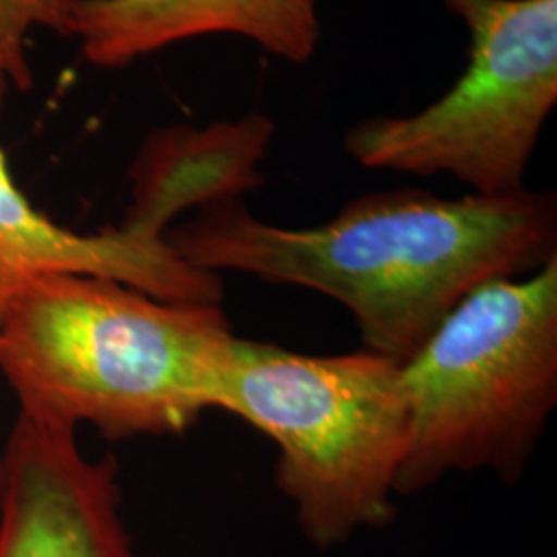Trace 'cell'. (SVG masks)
Segmentation results:
<instances>
[{
  "label": "cell",
  "mask_w": 557,
  "mask_h": 557,
  "mask_svg": "<svg viewBox=\"0 0 557 557\" xmlns=\"http://www.w3.org/2000/svg\"><path fill=\"white\" fill-rule=\"evenodd\" d=\"M77 0H0V79L27 89V36L34 29H52L71 38Z\"/></svg>",
  "instance_id": "obj_10"
},
{
  "label": "cell",
  "mask_w": 557,
  "mask_h": 557,
  "mask_svg": "<svg viewBox=\"0 0 557 557\" xmlns=\"http://www.w3.org/2000/svg\"><path fill=\"white\" fill-rule=\"evenodd\" d=\"M205 36H238L304 64L319 48V0H77L73 11L71 38L100 69Z\"/></svg>",
  "instance_id": "obj_7"
},
{
  "label": "cell",
  "mask_w": 557,
  "mask_h": 557,
  "mask_svg": "<svg viewBox=\"0 0 557 557\" xmlns=\"http://www.w3.org/2000/svg\"><path fill=\"white\" fill-rule=\"evenodd\" d=\"M409 440L395 492L450 473L517 483L557 405V257L479 285L400 366Z\"/></svg>",
  "instance_id": "obj_4"
},
{
  "label": "cell",
  "mask_w": 557,
  "mask_h": 557,
  "mask_svg": "<svg viewBox=\"0 0 557 557\" xmlns=\"http://www.w3.org/2000/svg\"><path fill=\"white\" fill-rule=\"evenodd\" d=\"M442 2L469 36L462 75L416 114L354 124L343 147L368 170L515 193L557 103V0Z\"/></svg>",
  "instance_id": "obj_5"
},
{
  "label": "cell",
  "mask_w": 557,
  "mask_h": 557,
  "mask_svg": "<svg viewBox=\"0 0 557 557\" xmlns=\"http://www.w3.org/2000/svg\"><path fill=\"white\" fill-rule=\"evenodd\" d=\"M75 432L20 411L0 455V557H137L119 462L85 457Z\"/></svg>",
  "instance_id": "obj_6"
},
{
  "label": "cell",
  "mask_w": 557,
  "mask_h": 557,
  "mask_svg": "<svg viewBox=\"0 0 557 557\" xmlns=\"http://www.w3.org/2000/svg\"><path fill=\"white\" fill-rule=\"evenodd\" d=\"M165 242L202 271L335 299L363 349L403 366L479 285L531 275L557 257V199L527 186L458 199L398 188L349 200L314 227L267 223L230 199L170 227Z\"/></svg>",
  "instance_id": "obj_1"
},
{
  "label": "cell",
  "mask_w": 557,
  "mask_h": 557,
  "mask_svg": "<svg viewBox=\"0 0 557 557\" xmlns=\"http://www.w3.org/2000/svg\"><path fill=\"white\" fill-rule=\"evenodd\" d=\"M232 337L221 306L114 278L9 275L0 299V372L21 413L106 438L184 434L213 409Z\"/></svg>",
  "instance_id": "obj_2"
},
{
  "label": "cell",
  "mask_w": 557,
  "mask_h": 557,
  "mask_svg": "<svg viewBox=\"0 0 557 557\" xmlns=\"http://www.w3.org/2000/svg\"><path fill=\"white\" fill-rule=\"evenodd\" d=\"M7 83L0 79V101ZM0 271L7 275L77 273L114 278L153 298L215 304L223 283L180 259L165 238L128 227L79 234L40 213L17 188L0 151Z\"/></svg>",
  "instance_id": "obj_8"
},
{
  "label": "cell",
  "mask_w": 557,
  "mask_h": 557,
  "mask_svg": "<svg viewBox=\"0 0 557 557\" xmlns=\"http://www.w3.org/2000/svg\"><path fill=\"white\" fill-rule=\"evenodd\" d=\"M213 409L277 444L275 483L317 549L345 545L395 518L409 440L400 363L368 349L308 356L234 335Z\"/></svg>",
  "instance_id": "obj_3"
},
{
  "label": "cell",
  "mask_w": 557,
  "mask_h": 557,
  "mask_svg": "<svg viewBox=\"0 0 557 557\" xmlns=\"http://www.w3.org/2000/svg\"><path fill=\"white\" fill-rule=\"evenodd\" d=\"M7 277H9V275L0 271V299H2V292H4V283H7Z\"/></svg>",
  "instance_id": "obj_11"
},
{
  "label": "cell",
  "mask_w": 557,
  "mask_h": 557,
  "mask_svg": "<svg viewBox=\"0 0 557 557\" xmlns=\"http://www.w3.org/2000/svg\"><path fill=\"white\" fill-rule=\"evenodd\" d=\"M273 135L275 122L259 112L153 131L131 168L133 202L122 227L165 238L182 213L244 199L264 184L259 165Z\"/></svg>",
  "instance_id": "obj_9"
}]
</instances>
